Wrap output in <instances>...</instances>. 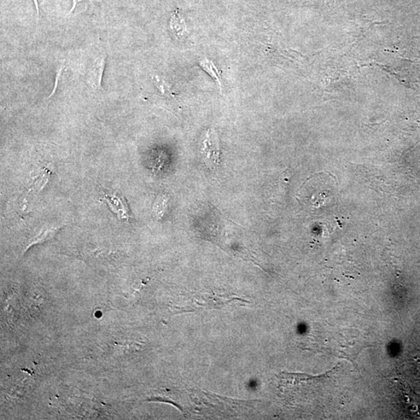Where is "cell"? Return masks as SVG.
Returning a JSON list of instances; mask_svg holds the SVG:
<instances>
[{
    "label": "cell",
    "instance_id": "cell-5",
    "mask_svg": "<svg viewBox=\"0 0 420 420\" xmlns=\"http://www.w3.org/2000/svg\"><path fill=\"white\" fill-rule=\"evenodd\" d=\"M93 9H95V4L93 0H73V7L70 9L67 16H73L85 13V12L91 13Z\"/></svg>",
    "mask_w": 420,
    "mask_h": 420
},
{
    "label": "cell",
    "instance_id": "cell-7",
    "mask_svg": "<svg viewBox=\"0 0 420 420\" xmlns=\"http://www.w3.org/2000/svg\"><path fill=\"white\" fill-rule=\"evenodd\" d=\"M152 78H153L157 89H159L163 95L171 98L175 97L174 93L171 89V87L167 85L165 80H162L159 77H157V75H154V77H152Z\"/></svg>",
    "mask_w": 420,
    "mask_h": 420
},
{
    "label": "cell",
    "instance_id": "cell-10",
    "mask_svg": "<svg viewBox=\"0 0 420 420\" xmlns=\"http://www.w3.org/2000/svg\"><path fill=\"white\" fill-rule=\"evenodd\" d=\"M35 8L37 11V23L40 21V5L43 4L44 0H33Z\"/></svg>",
    "mask_w": 420,
    "mask_h": 420
},
{
    "label": "cell",
    "instance_id": "cell-6",
    "mask_svg": "<svg viewBox=\"0 0 420 420\" xmlns=\"http://www.w3.org/2000/svg\"><path fill=\"white\" fill-rule=\"evenodd\" d=\"M200 66L218 84L220 90H223V85H222L221 81V75L220 72L218 69L217 67L214 65V63L208 60V58H203L202 60L200 62Z\"/></svg>",
    "mask_w": 420,
    "mask_h": 420
},
{
    "label": "cell",
    "instance_id": "cell-8",
    "mask_svg": "<svg viewBox=\"0 0 420 420\" xmlns=\"http://www.w3.org/2000/svg\"><path fill=\"white\" fill-rule=\"evenodd\" d=\"M171 28L174 33L178 34V35H184V32H186L185 23L183 19H180L179 14H174L171 21Z\"/></svg>",
    "mask_w": 420,
    "mask_h": 420
},
{
    "label": "cell",
    "instance_id": "cell-4",
    "mask_svg": "<svg viewBox=\"0 0 420 420\" xmlns=\"http://www.w3.org/2000/svg\"><path fill=\"white\" fill-rule=\"evenodd\" d=\"M105 65H106V56H102L97 58L91 69V77L97 89H102V84Z\"/></svg>",
    "mask_w": 420,
    "mask_h": 420
},
{
    "label": "cell",
    "instance_id": "cell-2",
    "mask_svg": "<svg viewBox=\"0 0 420 420\" xmlns=\"http://www.w3.org/2000/svg\"><path fill=\"white\" fill-rule=\"evenodd\" d=\"M325 174H314L302 185L297 194V200L301 205L310 209H318L329 204L335 195V186Z\"/></svg>",
    "mask_w": 420,
    "mask_h": 420
},
{
    "label": "cell",
    "instance_id": "cell-1",
    "mask_svg": "<svg viewBox=\"0 0 420 420\" xmlns=\"http://www.w3.org/2000/svg\"><path fill=\"white\" fill-rule=\"evenodd\" d=\"M318 349L334 357L353 362L362 349L369 347L360 332L353 329L329 330L323 332V338L318 336Z\"/></svg>",
    "mask_w": 420,
    "mask_h": 420
},
{
    "label": "cell",
    "instance_id": "cell-9",
    "mask_svg": "<svg viewBox=\"0 0 420 420\" xmlns=\"http://www.w3.org/2000/svg\"><path fill=\"white\" fill-rule=\"evenodd\" d=\"M62 73V67H61L60 69L58 70L54 89L52 90V92L48 98H51L52 96L55 95L56 90H57L58 85V80H60Z\"/></svg>",
    "mask_w": 420,
    "mask_h": 420
},
{
    "label": "cell",
    "instance_id": "cell-3",
    "mask_svg": "<svg viewBox=\"0 0 420 420\" xmlns=\"http://www.w3.org/2000/svg\"><path fill=\"white\" fill-rule=\"evenodd\" d=\"M203 160L209 168H215L220 162V143L217 133L209 128L204 137L202 148Z\"/></svg>",
    "mask_w": 420,
    "mask_h": 420
}]
</instances>
